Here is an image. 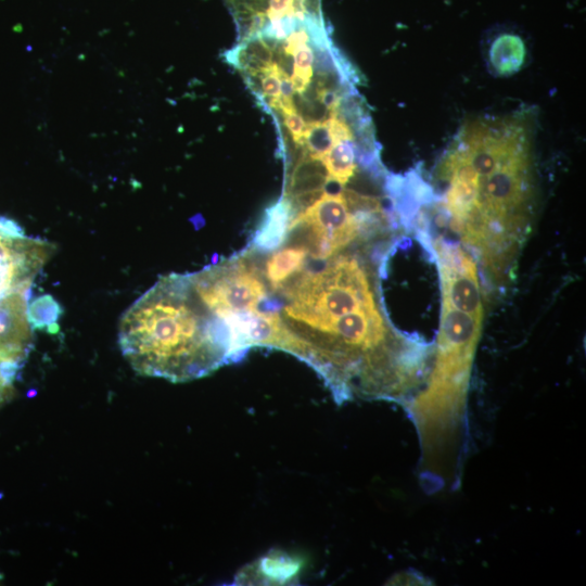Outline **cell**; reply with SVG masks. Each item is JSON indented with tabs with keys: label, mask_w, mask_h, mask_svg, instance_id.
Masks as SVG:
<instances>
[{
	"label": "cell",
	"mask_w": 586,
	"mask_h": 586,
	"mask_svg": "<svg viewBox=\"0 0 586 586\" xmlns=\"http://www.w3.org/2000/svg\"><path fill=\"white\" fill-rule=\"evenodd\" d=\"M372 241L324 254L285 233L253 270L258 293L244 316L265 322L271 347L313 367L337 402L388 396L416 357L384 311Z\"/></svg>",
	"instance_id": "cell-1"
},
{
	"label": "cell",
	"mask_w": 586,
	"mask_h": 586,
	"mask_svg": "<svg viewBox=\"0 0 586 586\" xmlns=\"http://www.w3.org/2000/svg\"><path fill=\"white\" fill-rule=\"evenodd\" d=\"M512 122H476L454 145L476 175V196L458 234L488 276L509 278L530 226L532 195L528 142Z\"/></svg>",
	"instance_id": "cell-2"
},
{
	"label": "cell",
	"mask_w": 586,
	"mask_h": 586,
	"mask_svg": "<svg viewBox=\"0 0 586 586\" xmlns=\"http://www.w3.org/2000/svg\"><path fill=\"white\" fill-rule=\"evenodd\" d=\"M118 344L132 369L171 382L199 379L232 362L229 335L189 273L164 276L122 316Z\"/></svg>",
	"instance_id": "cell-3"
},
{
	"label": "cell",
	"mask_w": 586,
	"mask_h": 586,
	"mask_svg": "<svg viewBox=\"0 0 586 586\" xmlns=\"http://www.w3.org/2000/svg\"><path fill=\"white\" fill-rule=\"evenodd\" d=\"M54 245L28 238L13 220L0 217V328L28 298L30 286Z\"/></svg>",
	"instance_id": "cell-4"
},
{
	"label": "cell",
	"mask_w": 586,
	"mask_h": 586,
	"mask_svg": "<svg viewBox=\"0 0 586 586\" xmlns=\"http://www.w3.org/2000/svg\"><path fill=\"white\" fill-rule=\"evenodd\" d=\"M301 561L281 551H272L246 565L237 575L238 584H289L296 579Z\"/></svg>",
	"instance_id": "cell-5"
},
{
	"label": "cell",
	"mask_w": 586,
	"mask_h": 586,
	"mask_svg": "<svg viewBox=\"0 0 586 586\" xmlns=\"http://www.w3.org/2000/svg\"><path fill=\"white\" fill-rule=\"evenodd\" d=\"M279 40L254 35L226 53V59L244 75H260L275 63V44Z\"/></svg>",
	"instance_id": "cell-6"
},
{
	"label": "cell",
	"mask_w": 586,
	"mask_h": 586,
	"mask_svg": "<svg viewBox=\"0 0 586 586\" xmlns=\"http://www.w3.org/2000/svg\"><path fill=\"white\" fill-rule=\"evenodd\" d=\"M321 160L329 179L345 187L354 178L357 168L354 140L336 142Z\"/></svg>",
	"instance_id": "cell-7"
},
{
	"label": "cell",
	"mask_w": 586,
	"mask_h": 586,
	"mask_svg": "<svg viewBox=\"0 0 586 586\" xmlns=\"http://www.w3.org/2000/svg\"><path fill=\"white\" fill-rule=\"evenodd\" d=\"M524 59L522 40L513 35L498 37L491 50V61L497 73L508 74L515 72Z\"/></svg>",
	"instance_id": "cell-8"
},
{
	"label": "cell",
	"mask_w": 586,
	"mask_h": 586,
	"mask_svg": "<svg viewBox=\"0 0 586 586\" xmlns=\"http://www.w3.org/2000/svg\"><path fill=\"white\" fill-rule=\"evenodd\" d=\"M293 73L290 77L294 92L304 93L309 86L314 72V51L310 40L301 43L293 52Z\"/></svg>",
	"instance_id": "cell-9"
},
{
	"label": "cell",
	"mask_w": 586,
	"mask_h": 586,
	"mask_svg": "<svg viewBox=\"0 0 586 586\" xmlns=\"http://www.w3.org/2000/svg\"><path fill=\"white\" fill-rule=\"evenodd\" d=\"M334 144L327 120L307 124L302 146L308 154L321 158Z\"/></svg>",
	"instance_id": "cell-10"
},
{
	"label": "cell",
	"mask_w": 586,
	"mask_h": 586,
	"mask_svg": "<svg viewBox=\"0 0 586 586\" xmlns=\"http://www.w3.org/2000/svg\"><path fill=\"white\" fill-rule=\"evenodd\" d=\"M59 306L49 295H44L39 300L33 302L28 305V319L31 324V328H43L47 327L50 322L55 321L50 314L58 316Z\"/></svg>",
	"instance_id": "cell-11"
},
{
	"label": "cell",
	"mask_w": 586,
	"mask_h": 586,
	"mask_svg": "<svg viewBox=\"0 0 586 586\" xmlns=\"http://www.w3.org/2000/svg\"><path fill=\"white\" fill-rule=\"evenodd\" d=\"M284 74L275 62L268 71L260 74V93L265 98L268 105L277 110L280 99L281 75Z\"/></svg>",
	"instance_id": "cell-12"
},
{
	"label": "cell",
	"mask_w": 586,
	"mask_h": 586,
	"mask_svg": "<svg viewBox=\"0 0 586 586\" xmlns=\"http://www.w3.org/2000/svg\"><path fill=\"white\" fill-rule=\"evenodd\" d=\"M284 126L296 145H303L306 122L297 111L282 113Z\"/></svg>",
	"instance_id": "cell-13"
}]
</instances>
